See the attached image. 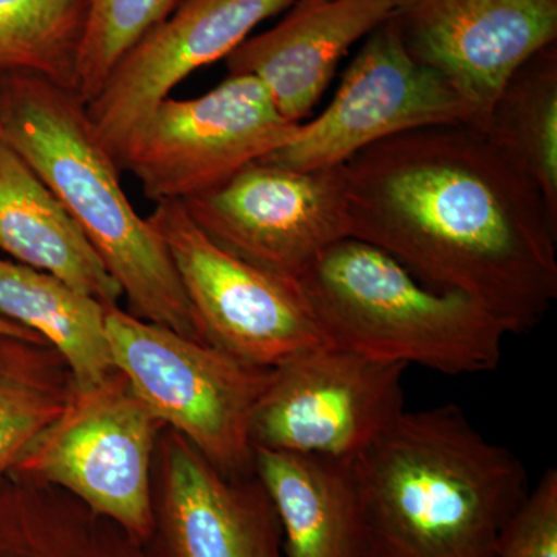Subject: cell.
Instances as JSON below:
<instances>
[{"label": "cell", "instance_id": "3", "mask_svg": "<svg viewBox=\"0 0 557 557\" xmlns=\"http://www.w3.org/2000/svg\"><path fill=\"white\" fill-rule=\"evenodd\" d=\"M0 137L67 209L119 282L131 313L205 343L170 252L132 207L120 166L78 95L30 73L3 76Z\"/></svg>", "mask_w": 557, "mask_h": 557}, {"label": "cell", "instance_id": "16", "mask_svg": "<svg viewBox=\"0 0 557 557\" xmlns=\"http://www.w3.org/2000/svg\"><path fill=\"white\" fill-rule=\"evenodd\" d=\"M255 474L276 509L285 557H366L351 460L255 448Z\"/></svg>", "mask_w": 557, "mask_h": 557}, {"label": "cell", "instance_id": "2", "mask_svg": "<svg viewBox=\"0 0 557 557\" xmlns=\"http://www.w3.org/2000/svg\"><path fill=\"white\" fill-rule=\"evenodd\" d=\"M351 463L366 557H496L530 493L519 457L454 403L406 409Z\"/></svg>", "mask_w": 557, "mask_h": 557}, {"label": "cell", "instance_id": "14", "mask_svg": "<svg viewBox=\"0 0 557 557\" xmlns=\"http://www.w3.org/2000/svg\"><path fill=\"white\" fill-rule=\"evenodd\" d=\"M296 0H185L139 39L86 106L102 145L119 159L146 115L196 70L226 60L263 21ZM119 164V163H116Z\"/></svg>", "mask_w": 557, "mask_h": 557}, {"label": "cell", "instance_id": "21", "mask_svg": "<svg viewBox=\"0 0 557 557\" xmlns=\"http://www.w3.org/2000/svg\"><path fill=\"white\" fill-rule=\"evenodd\" d=\"M75 380L47 343L0 336V478L67 409Z\"/></svg>", "mask_w": 557, "mask_h": 557}, {"label": "cell", "instance_id": "11", "mask_svg": "<svg viewBox=\"0 0 557 557\" xmlns=\"http://www.w3.org/2000/svg\"><path fill=\"white\" fill-rule=\"evenodd\" d=\"M343 166L298 171L252 161L182 207L220 248L296 281L324 249L350 237Z\"/></svg>", "mask_w": 557, "mask_h": 557}, {"label": "cell", "instance_id": "23", "mask_svg": "<svg viewBox=\"0 0 557 557\" xmlns=\"http://www.w3.org/2000/svg\"><path fill=\"white\" fill-rule=\"evenodd\" d=\"M185 0H89L76 69V95L89 104L110 72Z\"/></svg>", "mask_w": 557, "mask_h": 557}, {"label": "cell", "instance_id": "13", "mask_svg": "<svg viewBox=\"0 0 557 557\" xmlns=\"http://www.w3.org/2000/svg\"><path fill=\"white\" fill-rule=\"evenodd\" d=\"M148 557H285L276 509L258 475L228 478L164 426L152 465Z\"/></svg>", "mask_w": 557, "mask_h": 557}, {"label": "cell", "instance_id": "8", "mask_svg": "<svg viewBox=\"0 0 557 557\" xmlns=\"http://www.w3.org/2000/svg\"><path fill=\"white\" fill-rule=\"evenodd\" d=\"M146 219L170 252L200 338L209 346L269 369L327 346L298 282L220 248L178 201L157 203Z\"/></svg>", "mask_w": 557, "mask_h": 557}, {"label": "cell", "instance_id": "19", "mask_svg": "<svg viewBox=\"0 0 557 557\" xmlns=\"http://www.w3.org/2000/svg\"><path fill=\"white\" fill-rule=\"evenodd\" d=\"M106 311L61 278L0 258V317L50 344L67 362L81 391L101 383L115 369Z\"/></svg>", "mask_w": 557, "mask_h": 557}, {"label": "cell", "instance_id": "25", "mask_svg": "<svg viewBox=\"0 0 557 557\" xmlns=\"http://www.w3.org/2000/svg\"><path fill=\"white\" fill-rule=\"evenodd\" d=\"M0 336H7V338H17L24 341H32V343H46L39 335L33 333L32 330L22 327L16 322L10 321V319L0 317Z\"/></svg>", "mask_w": 557, "mask_h": 557}, {"label": "cell", "instance_id": "24", "mask_svg": "<svg viewBox=\"0 0 557 557\" xmlns=\"http://www.w3.org/2000/svg\"><path fill=\"white\" fill-rule=\"evenodd\" d=\"M496 557H557V471L548 468L498 539Z\"/></svg>", "mask_w": 557, "mask_h": 557}, {"label": "cell", "instance_id": "4", "mask_svg": "<svg viewBox=\"0 0 557 557\" xmlns=\"http://www.w3.org/2000/svg\"><path fill=\"white\" fill-rule=\"evenodd\" d=\"M296 282L327 346L450 376L493 372L504 358L496 318L368 242H336Z\"/></svg>", "mask_w": 557, "mask_h": 557}, {"label": "cell", "instance_id": "22", "mask_svg": "<svg viewBox=\"0 0 557 557\" xmlns=\"http://www.w3.org/2000/svg\"><path fill=\"white\" fill-rule=\"evenodd\" d=\"M87 5L89 0H0V78L30 73L75 91Z\"/></svg>", "mask_w": 557, "mask_h": 557}, {"label": "cell", "instance_id": "7", "mask_svg": "<svg viewBox=\"0 0 557 557\" xmlns=\"http://www.w3.org/2000/svg\"><path fill=\"white\" fill-rule=\"evenodd\" d=\"M299 124L282 116L255 76L228 75L200 97L157 104L131 132L116 163L138 180L146 199L182 203L284 148Z\"/></svg>", "mask_w": 557, "mask_h": 557}, {"label": "cell", "instance_id": "10", "mask_svg": "<svg viewBox=\"0 0 557 557\" xmlns=\"http://www.w3.org/2000/svg\"><path fill=\"white\" fill-rule=\"evenodd\" d=\"M406 369L332 346L288 359L252 413V448L354 460L405 412Z\"/></svg>", "mask_w": 557, "mask_h": 557}, {"label": "cell", "instance_id": "12", "mask_svg": "<svg viewBox=\"0 0 557 557\" xmlns=\"http://www.w3.org/2000/svg\"><path fill=\"white\" fill-rule=\"evenodd\" d=\"M394 20L409 53L448 79L479 131L509 78L557 39V0H399Z\"/></svg>", "mask_w": 557, "mask_h": 557}, {"label": "cell", "instance_id": "18", "mask_svg": "<svg viewBox=\"0 0 557 557\" xmlns=\"http://www.w3.org/2000/svg\"><path fill=\"white\" fill-rule=\"evenodd\" d=\"M0 557H148L126 530L61 487L0 482Z\"/></svg>", "mask_w": 557, "mask_h": 557}, {"label": "cell", "instance_id": "17", "mask_svg": "<svg viewBox=\"0 0 557 557\" xmlns=\"http://www.w3.org/2000/svg\"><path fill=\"white\" fill-rule=\"evenodd\" d=\"M0 249L14 262L61 278L116 307L123 289L44 180L0 137Z\"/></svg>", "mask_w": 557, "mask_h": 557}, {"label": "cell", "instance_id": "1", "mask_svg": "<svg viewBox=\"0 0 557 557\" xmlns=\"http://www.w3.org/2000/svg\"><path fill=\"white\" fill-rule=\"evenodd\" d=\"M343 168L350 237L429 287L478 304L508 333L547 317L557 299V222L482 131L405 132Z\"/></svg>", "mask_w": 557, "mask_h": 557}, {"label": "cell", "instance_id": "6", "mask_svg": "<svg viewBox=\"0 0 557 557\" xmlns=\"http://www.w3.org/2000/svg\"><path fill=\"white\" fill-rule=\"evenodd\" d=\"M164 424L113 369L76 388L67 409L25 450L11 474L67 491L145 544L152 528V465Z\"/></svg>", "mask_w": 557, "mask_h": 557}, {"label": "cell", "instance_id": "15", "mask_svg": "<svg viewBox=\"0 0 557 557\" xmlns=\"http://www.w3.org/2000/svg\"><path fill=\"white\" fill-rule=\"evenodd\" d=\"M399 0H296L287 16L226 58L230 75L262 83L284 119L309 116L348 50L394 16Z\"/></svg>", "mask_w": 557, "mask_h": 557}, {"label": "cell", "instance_id": "9", "mask_svg": "<svg viewBox=\"0 0 557 557\" xmlns=\"http://www.w3.org/2000/svg\"><path fill=\"white\" fill-rule=\"evenodd\" d=\"M437 126L474 127V116L445 76L409 53L392 16L366 36L329 108L262 160L329 170L383 139Z\"/></svg>", "mask_w": 557, "mask_h": 557}, {"label": "cell", "instance_id": "5", "mask_svg": "<svg viewBox=\"0 0 557 557\" xmlns=\"http://www.w3.org/2000/svg\"><path fill=\"white\" fill-rule=\"evenodd\" d=\"M113 366L164 426L188 440L228 478L255 474L251 418L271 369L110 307Z\"/></svg>", "mask_w": 557, "mask_h": 557}, {"label": "cell", "instance_id": "20", "mask_svg": "<svg viewBox=\"0 0 557 557\" xmlns=\"http://www.w3.org/2000/svg\"><path fill=\"white\" fill-rule=\"evenodd\" d=\"M486 138L536 186L557 222V47L537 51L491 109Z\"/></svg>", "mask_w": 557, "mask_h": 557}]
</instances>
